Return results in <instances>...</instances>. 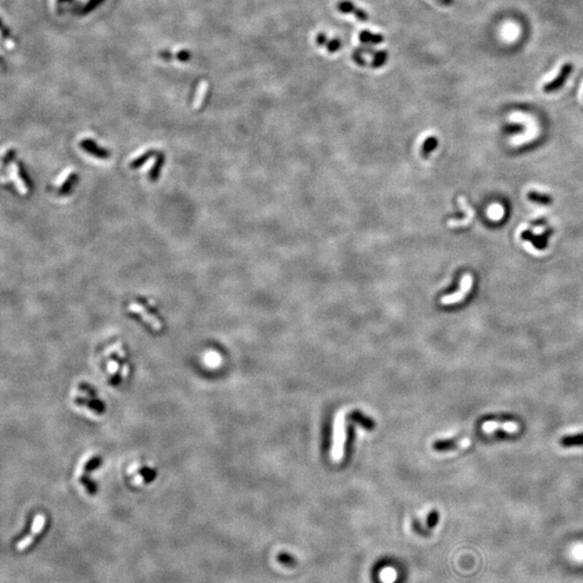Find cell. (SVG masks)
<instances>
[{
    "instance_id": "cell-11",
    "label": "cell",
    "mask_w": 583,
    "mask_h": 583,
    "mask_svg": "<svg viewBox=\"0 0 583 583\" xmlns=\"http://www.w3.org/2000/svg\"><path fill=\"white\" fill-rule=\"evenodd\" d=\"M528 199H529L530 201L537 202V203H539V204H550L551 202H552V199H551L549 196L542 195V193L536 192V191H530V192L528 193Z\"/></svg>"
},
{
    "instance_id": "cell-17",
    "label": "cell",
    "mask_w": 583,
    "mask_h": 583,
    "mask_svg": "<svg viewBox=\"0 0 583 583\" xmlns=\"http://www.w3.org/2000/svg\"><path fill=\"white\" fill-rule=\"evenodd\" d=\"M439 522V513L436 511H432L428 517V526L430 528H433Z\"/></svg>"
},
{
    "instance_id": "cell-15",
    "label": "cell",
    "mask_w": 583,
    "mask_h": 583,
    "mask_svg": "<svg viewBox=\"0 0 583 583\" xmlns=\"http://www.w3.org/2000/svg\"><path fill=\"white\" fill-rule=\"evenodd\" d=\"M352 419H356L357 421H359L361 424H363L364 427H366V428H373V421H371L368 418H366V417H364L363 415H361L359 413L353 414Z\"/></svg>"
},
{
    "instance_id": "cell-2",
    "label": "cell",
    "mask_w": 583,
    "mask_h": 583,
    "mask_svg": "<svg viewBox=\"0 0 583 583\" xmlns=\"http://www.w3.org/2000/svg\"><path fill=\"white\" fill-rule=\"evenodd\" d=\"M45 526H46V516L44 513H38L36 516H34L29 533L25 535V537H23L20 541L15 543V549H17V551H19V552H24V551H27L28 549L33 547L36 540L39 538V536L44 531Z\"/></svg>"
},
{
    "instance_id": "cell-4",
    "label": "cell",
    "mask_w": 583,
    "mask_h": 583,
    "mask_svg": "<svg viewBox=\"0 0 583 583\" xmlns=\"http://www.w3.org/2000/svg\"><path fill=\"white\" fill-rule=\"evenodd\" d=\"M482 430L486 433L502 430L506 433H516L519 430V424L513 420H486L482 424Z\"/></svg>"
},
{
    "instance_id": "cell-3",
    "label": "cell",
    "mask_w": 583,
    "mask_h": 583,
    "mask_svg": "<svg viewBox=\"0 0 583 583\" xmlns=\"http://www.w3.org/2000/svg\"><path fill=\"white\" fill-rule=\"evenodd\" d=\"M573 70V65L571 63H565V64L559 69V73L555 77V79L550 81L543 85V91L546 93H552L559 90L565 84V82L568 79V77L571 75Z\"/></svg>"
},
{
    "instance_id": "cell-9",
    "label": "cell",
    "mask_w": 583,
    "mask_h": 583,
    "mask_svg": "<svg viewBox=\"0 0 583 583\" xmlns=\"http://www.w3.org/2000/svg\"><path fill=\"white\" fill-rule=\"evenodd\" d=\"M74 173V169L73 168H67L64 171H63L61 174L58 176L57 180H55L54 186L58 187V188H63L67 183L68 180H70V177H72Z\"/></svg>"
},
{
    "instance_id": "cell-10",
    "label": "cell",
    "mask_w": 583,
    "mask_h": 583,
    "mask_svg": "<svg viewBox=\"0 0 583 583\" xmlns=\"http://www.w3.org/2000/svg\"><path fill=\"white\" fill-rule=\"evenodd\" d=\"M360 39H361V41L364 42V43H374V44L379 43L383 40V38L381 35L371 34V33H368V31H363V33L360 35Z\"/></svg>"
},
{
    "instance_id": "cell-13",
    "label": "cell",
    "mask_w": 583,
    "mask_h": 583,
    "mask_svg": "<svg viewBox=\"0 0 583 583\" xmlns=\"http://www.w3.org/2000/svg\"><path fill=\"white\" fill-rule=\"evenodd\" d=\"M82 147L85 149V151H88L91 154H95L99 157H106L107 153L105 151H102V149L98 148L96 146H94V144L90 140H84L82 143Z\"/></svg>"
},
{
    "instance_id": "cell-6",
    "label": "cell",
    "mask_w": 583,
    "mask_h": 583,
    "mask_svg": "<svg viewBox=\"0 0 583 583\" xmlns=\"http://www.w3.org/2000/svg\"><path fill=\"white\" fill-rule=\"evenodd\" d=\"M9 175L12 182L14 183L15 187L19 190V192L23 196H26L28 193V188L25 185L24 179L22 178L20 174V168L17 162H11L9 165Z\"/></svg>"
},
{
    "instance_id": "cell-12",
    "label": "cell",
    "mask_w": 583,
    "mask_h": 583,
    "mask_svg": "<svg viewBox=\"0 0 583 583\" xmlns=\"http://www.w3.org/2000/svg\"><path fill=\"white\" fill-rule=\"evenodd\" d=\"M151 153H152L151 149H147V148L139 149L138 152H136L135 154H134V155L131 157L130 163L133 164V165H137L141 160H143L144 158H146V157H148L149 154H151Z\"/></svg>"
},
{
    "instance_id": "cell-8",
    "label": "cell",
    "mask_w": 583,
    "mask_h": 583,
    "mask_svg": "<svg viewBox=\"0 0 583 583\" xmlns=\"http://www.w3.org/2000/svg\"><path fill=\"white\" fill-rule=\"evenodd\" d=\"M550 234L551 233L542 234V235H535L530 231H524L522 233V239L530 241L536 248L539 249V250H543V249H546L548 246V237H550Z\"/></svg>"
},
{
    "instance_id": "cell-14",
    "label": "cell",
    "mask_w": 583,
    "mask_h": 583,
    "mask_svg": "<svg viewBox=\"0 0 583 583\" xmlns=\"http://www.w3.org/2000/svg\"><path fill=\"white\" fill-rule=\"evenodd\" d=\"M561 444L564 446H572V445H583V434L574 435V436H566L561 440Z\"/></svg>"
},
{
    "instance_id": "cell-18",
    "label": "cell",
    "mask_w": 583,
    "mask_h": 583,
    "mask_svg": "<svg viewBox=\"0 0 583 583\" xmlns=\"http://www.w3.org/2000/svg\"><path fill=\"white\" fill-rule=\"evenodd\" d=\"M156 164H158V159H157L156 157H153V158H151V160H149V162H148V165H147V164L145 165V168L143 169V171H144V172H146V171H151V170H152V168H153V167H155Z\"/></svg>"
},
{
    "instance_id": "cell-7",
    "label": "cell",
    "mask_w": 583,
    "mask_h": 583,
    "mask_svg": "<svg viewBox=\"0 0 583 583\" xmlns=\"http://www.w3.org/2000/svg\"><path fill=\"white\" fill-rule=\"evenodd\" d=\"M338 10L343 13H348V14H354V17L357 19H359L360 21H367V14L360 10L359 8H357L353 4L349 3V2H342L338 5Z\"/></svg>"
},
{
    "instance_id": "cell-1",
    "label": "cell",
    "mask_w": 583,
    "mask_h": 583,
    "mask_svg": "<svg viewBox=\"0 0 583 583\" xmlns=\"http://www.w3.org/2000/svg\"><path fill=\"white\" fill-rule=\"evenodd\" d=\"M346 420L345 411H339L334 419L333 424V444L330 448V457L336 463L341 462L345 454V443H346Z\"/></svg>"
},
{
    "instance_id": "cell-5",
    "label": "cell",
    "mask_w": 583,
    "mask_h": 583,
    "mask_svg": "<svg viewBox=\"0 0 583 583\" xmlns=\"http://www.w3.org/2000/svg\"><path fill=\"white\" fill-rule=\"evenodd\" d=\"M128 309H129L131 312L135 313V314H138V316H140L141 319H143V321L146 322L147 324H148L149 326H151L154 330H157V332H160L161 328H162L161 322H160L158 319H157L155 316H153V314L149 313V312L146 310V308H145V307H144L143 305H140V304H138V303L133 302V303L129 304Z\"/></svg>"
},
{
    "instance_id": "cell-19",
    "label": "cell",
    "mask_w": 583,
    "mask_h": 583,
    "mask_svg": "<svg viewBox=\"0 0 583 583\" xmlns=\"http://www.w3.org/2000/svg\"><path fill=\"white\" fill-rule=\"evenodd\" d=\"M435 2L445 7H451L454 5V0H435Z\"/></svg>"
},
{
    "instance_id": "cell-16",
    "label": "cell",
    "mask_w": 583,
    "mask_h": 583,
    "mask_svg": "<svg viewBox=\"0 0 583 583\" xmlns=\"http://www.w3.org/2000/svg\"><path fill=\"white\" fill-rule=\"evenodd\" d=\"M278 558H279V561H280L281 563L285 564V565H288V566H293V565L296 564L295 558L289 556V555L286 554V553H281V554H279Z\"/></svg>"
}]
</instances>
